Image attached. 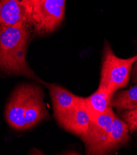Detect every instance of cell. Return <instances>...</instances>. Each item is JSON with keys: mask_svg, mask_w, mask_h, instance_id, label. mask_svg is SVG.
<instances>
[{"mask_svg": "<svg viewBox=\"0 0 137 155\" xmlns=\"http://www.w3.org/2000/svg\"><path fill=\"white\" fill-rule=\"evenodd\" d=\"M41 87L24 84L16 88L8 103L5 117L9 125L16 130L33 127L48 117Z\"/></svg>", "mask_w": 137, "mask_h": 155, "instance_id": "obj_1", "label": "cell"}, {"mask_svg": "<svg viewBox=\"0 0 137 155\" xmlns=\"http://www.w3.org/2000/svg\"><path fill=\"white\" fill-rule=\"evenodd\" d=\"M30 24L0 25V71L37 79L26 61L27 47L31 35Z\"/></svg>", "mask_w": 137, "mask_h": 155, "instance_id": "obj_2", "label": "cell"}, {"mask_svg": "<svg viewBox=\"0 0 137 155\" xmlns=\"http://www.w3.org/2000/svg\"><path fill=\"white\" fill-rule=\"evenodd\" d=\"M137 60V55L123 59L114 53L109 42L104 43L101 79L98 88L113 97L115 93L129 84L132 66Z\"/></svg>", "mask_w": 137, "mask_h": 155, "instance_id": "obj_3", "label": "cell"}, {"mask_svg": "<svg viewBox=\"0 0 137 155\" xmlns=\"http://www.w3.org/2000/svg\"><path fill=\"white\" fill-rule=\"evenodd\" d=\"M66 0H34L31 25L37 35L54 31L64 18Z\"/></svg>", "mask_w": 137, "mask_h": 155, "instance_id": "obj_4", "label": "cell"}, {"mask_svg": "<svg viewBox=\"0 0 137 155\" xmlns=\"http://www.w3.org/2000/svg\"><path fill=\"white\" fill-rule=\"evenodd\" d=\"M114 114L113 107L102 114H90L88 129L81 137L87 154H103L104 147L111 132Z\"/></svg>", "mask_w": 137, "mask_h": 155, "instance_id": "obj_5", "label": "cell"}, {"mask_svg": "<svg viewBox=\"0 0 137 155\" xmlns=\"http://www.w3.org/2000/svg\"><path fill=\"white\" fill-rule=\"evenodd\" d=\"M54 115L60 126L75 135L82 137L88 129L91 118L84 98L69 110Z\"/></svg>", "mask_w": 137, "mask_h": 155, "instance_id": "obj_6", "label": "cell"}, {"mask_svg": "<svg viewBox=\"0 0 137 155\" xmlns=\"http://www.w3.org/2000/svg\"><path fill=\"white\" fill-rule=\"evenodd\" d=\"M2 4L0 25H31L34 0H0Z\"/></svg>", "mask_w": 137, "mask_h": 155, "instance_id": "obj_7", "label": "cell"}, {"mask_svg": "<svg viewBox=\"0 0 137 155\" xmlns=\"http://www.w3.org/2000/svg\"><path fill=\"white\" fill-rule=\"evenodd\" d=\"M129 133L128 124L114 113L111 132L104 147L103 154L111 153L126 145L130 139Z\"/></svg>", "mask_w": 137, "mask_h": 155, "instance_id": "obj_8", "label": "cell"}, {"mask_svg": "<svg viewBox=\"0 0 137 155\" xmlns=\"http://www.w3.org/2000/svg\"><path fill=\"white\" fill-rule=\"evenodd\" d=\"M50 91L54 114L64 112L73 107L80 99L65 88L54 84L43 82Z\"/></svg>", "mask_w": 137, "mask_h": 155, "instance_id": "obj_9", "label": "cell"}, {"mask_svg": "<svg viewBox=\"0 0 137 155\" xmlns=\"http://www.w3.org/2000/svg\"><path fill=\"white\" fill-rule=\"evenodd\" d=\"M111 105L117 113L137 109V85L128 90L117 91L111 100Z\"/></svg>", "mask_w": 137, "mask_h": 155, "instance_id": "obj_10", "label": "cell"}, {"mask_svg": "<svg viewBox=\"0 0 137 155\" xmlns=\"http://www.w3.org/2000/svg\"><path fill=\"white\" fill-rule=\"evenodd\" d=\"M111 98L107 92L98 88L93 94L84 98V101L90 114H98L107 112L112 108Z\"/></svg>", "mask_w": 137, "mask_h": 155, "instance_id": "obj_11", "label": "cell"}, {"mask_svg": "<svg viewBox=\"0 0 137 155\" xmlns=\"http://www.w3.org/2000/svg\"><path fill=\"white\" fill-rule=\"evenodd\" d=\"M120 115L121 118L128 124L130 134L137 132V109L123 112Z\"/></svg>", "mask_w": 137, "mask_h": 155, "instance_id": "obj_12", "label": "cell"}, {"mask_svg": "<svg viewBox=\"0 0 137 155\" xmlns=\"http://www.w3.org/2000/svg\"><path fill=\"white\" fill-rule=\"evenodd\" d=\"M131 77L133 83L137 84V60L135 62L132 66Z\"/></svg>", "mask_w": 137, "mask_h": 155, "instance_id": "obj_13", "label": "cell"}, {"mask_svg": "<svg viewBox=\"0 0 137 155\" xmlns=\"http://www.w3.org/2000/svg\"><path fill=\"white\" fill-rule=\"evenodd\" d=\"M1 7H2V4H1V2H0V15H1Z\"/></svg>", "mask_w": 137, "mask_h": 155, "instance_id": "obj_14", "label": "cell"}]
</instances>
